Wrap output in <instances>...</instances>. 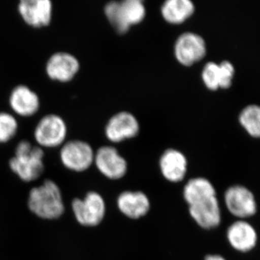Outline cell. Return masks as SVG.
<instances>
[{
    "label": "cell",
    "mask_w": 260,
    "mask_h": 260,
    "mask_svg": "<svg viewBox=\"0 0 260 260\" xmlns=\"http://www.w3.org/2000/svg\"><path fill=\"white\" fill-rule=\"evenodd\" d=\"M28 208L34 215L45 220H54L64 214V205L59 186L54 181L45 180L32 188L28 195Z\"/></svg>",
    "instance_id": "cell-1"
},
{
    "label": "cell",
    "mask_w": 260,
    "mask_h": 260,
    "mask_svg": "<svg viewBox=\"0 0 260 260\" xmlns=\"http://www.w3.org/2000/svg\"><path fill=\"white\" fill-rule=\"evenodd\" d=\"M44 150L28 140L19 142L10 159V169L25 182L37 180L44 171Z\"/></svg>",
    "instance_id": "cell-2"
},
{
    "label": "cell",
    "mask_w": 260,
    "mask_h": 260,
    "mask_svg": "<svg viewBox=\"0 0 260 260\" xmlns=\"http://www.w3.org/2000/svg\"><path fill=\"white\" fill-rule=\"evenodd\" d=\"M106 16L119 34H125L130 26L141 23L145 16L144 5L140 0L112 2L106 5Z\"/></svg>",
    "instance_id": "cell-3"
},
{
    "label": "cell",
    "mask_w": 260,
    "mask_h": 260,
    "mask_svg": "<svg viewBox=\"0 0 260 260\" xmlns=\"http://www.w3.org/2000/svg\"><path fill=\"white\" fill-rule=\"evenodd\" d=\"M68 133L64 119L58 114H49L37 123L34 137L38 146L42 149L61 148L66 142Z\"/></svg>",
    "instance_id": "cell-4"
},
{
    "label": "cell",
    "mask_w": 260,
    "mask_h": 260,
    "mask_svg": "<svg viewBox=\"0 0 260 260\" xmlns=\"http://www.w3.org/2000/svg\"><path fill=\"white\" fill-rule=\"evenodd\" d=\"M72 209L77 221L84 226H96L105 216L106 205L99 193L90 191L83 199L75 198Z\"/></svg>",
    "instance_id": "cell-5"
},
{
    "label": "cell",
    "mask_w": 260,
    "mask_h": 260,
    "mask_svg": "<svg viewBox=\"0 0 260 260\" xmlns=\"http://www.w3.org/2000/svg\"><path fill=\"white\" fill-rule=\"evenodd\" d=\"M95 153L86 142L79 140L66 141L61 147L59 158L66 169L75 172L86 171L94 162Z\"/></svg>",
    "instance_id": "cell-6"
},
{
    "label": "cell",
    "mask_w": 260,
    "mask_h": 260,
    "mask_svg": "<svg viewBox=\"0 0 260 260\" xmlns=\"http://www.w3.org/2000/svg\"><path fill=\"white\" fill-rule=\"evenodd\" d=\"M80 68V61L76 56L67 51H56L48 59L45 71L52 81L66 83L74 79Z\"/></svg>",
    "instance_id": "cell-7"
},
{
    "label": "cell",
    "mask_w": 260,
    "mask_h": 260,
    "mask_svg": "<svg viewBox=\"0 0 260 260\" xmlns=\"http://www.w3.org/2000/svg\"><path fill=\"white\" fill-rule=\"evenodd\" d=\"M18 12L26 25L41 29L50 25L54 6L50 0H22L18 3Z\"/></svg>",
    "instance_id": "cell-8"
},
{
    "label": "cell",
    "mask_w": 260,
    "mask_h": 260,
    "mask_svg": "<svg viewBox=\"0 0 260 260\" xmlns=\"http://www.w3.org/2000/svg\"><path fill=\"white\" fill-rule=\"evenodd\" d=\"M175 56L181 64L191 66L205 57L206 45L204 39L193 32H184L175 44Z\"/></svg>",
    "instance_id": "cell-9"
},
{
    "label": "cell",
    "mask_w": 260,
    "mask_h": 260,
    "mask_svg": "<svg viewBox=\"0 0 260 260\" xmlns=\"http://www.w3.org/2000/svg\"><path fill=\"white\" fill-rule=\"evenodd\" d=\"M225 203L229 212L237 218H249L256 212L254 194L243 186L229 187L225 193Z\"/></svg>",
    "instance_id": "cell-10"
},
{
    "label": "cell",
    "mask_w": 260,
    "mask_h": 260,
    "mask_svg": "<svg viewBox=\"0 0 260 260\" xmlns=\"http://www.w3.org/2000/svg\"><path fill=\"white\" fill-rule=\"evenodd\" d=\"M9 106L16 115L30 117L40 109V98L28 85L22 84L16 85L10 92Z\"/></svg>",
    "instance_id": "cell-11"
},
{
    "label": "cell",
    "mask_w": 260,
    "mask_h": 260,
    "mask_svg": "<svg viewBox=\"0 0 260 260\" xmlns=\"http://www.w3.org/2000/svg\"><path fill=\"white\" fill-rule=\"evenodd\" d=\"M94 162L99 172L110 179H121L127 170L126 160L113 147L99 148L95 153Z\"/></svg>",
    "instance_id": "cell-12"
},
{
    "label": "cell",
    "mask_w": 260,
    "mask_h": 260,
    "mask_svg": "<svg viewBox=\"0 0 260 260\" xmlns=\"http://www.w3.org/2000/svg\"><path fill=\"white\" fill-rule=\"evenodd\" d=\"M139 123L133 114L122 112L112 116L106 126V135L113 143L135 138L139 133Z\"/></svg>",
    "instance_id": "cell-13"
},
{
    "label": "cell",
    "mask_w": 260,
    "mask_h": 260,
    "mask_svg": "<svg viewBox=\"0 0 260 260\" xmlns=\"http://www.w3.org/2000/svg\"><path fill=\"white\" fill-rule=\"evenodd\" d=\"M191 218L200 227L211 229L220 223V209L216 196L189 205Z\"/></svg>",
    "instance_id": "cell-14"
},
{
    "label": "cell",
    "mask_w": 260,
    "mask_h": 260,
    "mask_svg": "<svg viewBox=\"0 0 260 260\" xmlns=\"http://www.w3.org/2000/svg\"><path fill=\"white\" fill-rule=\"evenodd\" d=\"M227 238L232 247L241 252L254 249L257 241L255 229L244 220L232 224L228 229Z\"/></svg>",
    "instance_id": "cell-15"
},
{
    "label": "cell",
    "mask_w": 260,
    "mask_h": 260,
    "mask_svg": "<svg viewBox=\"0 0 260 260\" xmlns=\"http://www.w3.org/2000/svg\"><path fill=\"white\" fill-rule=\"evenodd\" d=\"M119 210L128 218L138 219L146 215L150 210L148 197L142 191H126L117 199Z\"/></svg>",
    "instance_id": "cell-16"
},
{
    "label": "cell",
    "mask_w": 260,
    "mask_h": 260,
    "mask_svg": "<svg viewBox=\"0 0 260 260\" xmlns=\"http://www.w3.org/2000/svg\"><path fill=\"white\" fill-rule=\"evenodd\" d=\"M160 168L162 176L168 181L179 182L185 177L187 160L179 150L169 149L160 159Z\"/></svg>",
    "instance_id": "cell-17"
},
{
    "label": "cell",
    "mask_w": 260,
    "mask_h": 260,
    "mask_svg": "<svg viewBox=\"0 0 260 260\" xmlns=\"http://www.w3.org/2000/svg\"><path fill=\"white\" fill-rule=\"evenodd\" d=\"M194 12V5L189 0H168L161 8L162 17L172 24L184 23Z\"/></svg>",
    "instance_id": "cell-18"
},
{
    "label": "cell",
    "mask_w": 260,
    "mask_h": 260,
    "mask_svg": "<svg viewBox=\"0 0 260 260\" xmlns=\"http://www.w3.org/2000/svg\"><path fill=\"white\" fill-rule=\"evenodd\" d=\"M215 196L216 192L213 184L204 178L191 179L184 189V199L189 206Z\"/></svg>",
    "instance_id": "cell-19"
},
{
    "label": "cell",
    "mask_w": 260,
    "mask_h": 260,
    "mask_svg": "<svg viewBox=\"0 0 260 260\" xmlns=\"http://www.w3.org/2000/svg\"><path fill=\"white\" fill-rule=\"evenodd\" d=\"M241 124L254 138H260V107L251 105L242 111L239 117Z\"/></svg>",
    "instance_id": "cell-20"
},
{
    "label": "cell",
    "mask_w": 260,
    "mask_h": 260,
    "mask_svg": "<svg viewBox=\"0 0 260 260\" xmlns=\"http://www.w3.org/2000/svg\"><path fill=\"white\" fill-rule=\"evenodd\" d=\"M18 120L13 114L0 112V144L13 140L18 133Z\"/></svg>",
    "instance_id": "cell-21"
},
{
    "label": "cell",
    "mask_w": 260,
    "mask_h": 260,
    "mask_svg": "<svg viewBox=\"0 0 260 260\" xmlns=\"http://www.w3.org/2000/svg\"><path fill=\"white\" fill-rule=\"evenodd\" d=\"M203 82L207 88L215 90L220 88V68L219 64L208 62L205 65L202 74Z\"/></svg>",
    "instance_id": "cell-22"
},
{
    "label": "cell",
    "mask_w": 260,
    "mask_h": 260,
    "mask_svg": "<svg viewBox=\"0 0 260 260\" xmlns=\"http://www.w3.org/2000/svg\"><path fill=\"white\" fill-rule=\"evenodd\" d=\"M220 68V88H229L232 85L234 68L232 63L224 61L219 64Z\"/></svg>",
    "instance_id": "cell-23"
},
{
    "label": "cell",
    "mask_w": 260,
    "mask_h": 260,
    "mask_svg": "<svg viewBox=\"0 0 260 260\" xmlns=\"http://www.w3.org/2000/svg\"><path fill=\"white\" fill-rule=\"evenodd\" d=\"M205 260H225L223 256L220 255H208Z\"/></svg>",
    "instance_id": "cell-24"
}]
</instances>
